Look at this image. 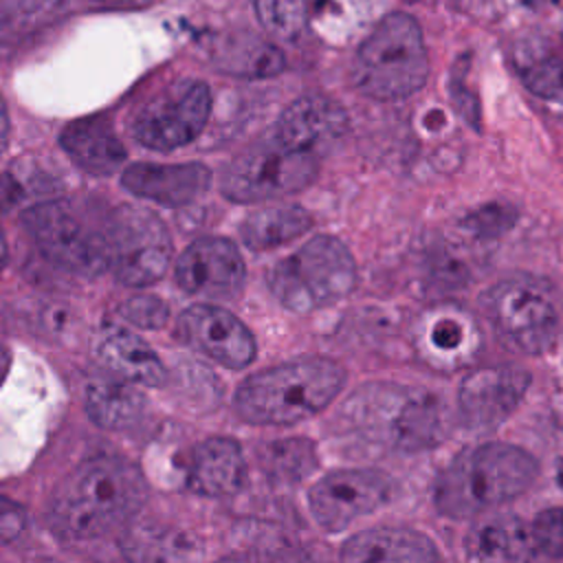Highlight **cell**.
Masks as SVG:
<instances>
[{
    "mask_svg": "<svg viewBox=\"0 0 563 563\" xmlns=\"http://www.w3.org/2000/svg\"><path fill=\"white\" fill-rule=\"evenodd\" d=\"M145 497L147 484L132 462L117 455L90 457L59 484L51 521L66 539H97L130 521Z\"/></svg>",
    "mask_w": 563,
    "mask_h": 563,
    "instance_id": "1",
    "label": "cell"
},
{
    "mask_svg": "<svg viewBox=\"0 0 563 563\" xmlns=\"http://www.w3.org/2000/svg\"><path fill=\"white\" fill-rule=\"evenodd\" d=\"M539 475L534 457L512 444L486 442L455 455L435 479L433 501L446 517H473L519 497Z\"/></svg>",
    "mask_w": 563,
    "mask_h": 563,
    "instance_id": "2",
    "label": "cell"
},
{
    "mask_svg": "<svg viewBox=\"0 0 563 563\" xmlns=\"http://www.w3.org/2000/svg\"><path fill=\"white\" fill-rule=\"evenodd\" d=\"M343 367L323 356L295 358L251 374L235 394V411L251 424H295L334 400Z\"/></svg>",
    "mask_w": 563,
    "mask_h": 563,
    "instance_id": "3",
    "label": "cell"
},
{
    "mask_svg": "<svg viewBox=\"0 0 563 563\" xmlns=\"http://www.w3.org/2000/svg\"><path fill=\"white\" fill-rule=\"evenodd\" d=\"M343 413L363 438L398 451L429 449L442 435L435 398L398 385H365L345 402Z\"/></svg>",
    "mask_w": 563,
    "mask_h": 563,
    "instance_id": "4",
    "label": "cell"
},
{
    "mask_svg": "<svg viewBox=\"0 0 563 563\" xmlns=\"http://www.w3.org/2000/svg\"><path fill=\"white\" fill-rule=\"evenodd\" d=\"M361 92L394 101L420 90L429 75L427 48L418 22L407 13H389L361 44L354 62Z\"/></svg>",
    "mask_w": 563,
    "mask_h": 563,
    "instance_id": "5",
    "label": "cell"
},
{
    "mask_svg": "<svg viewBox=\"0 0 563 563\" xmlns=\"http://www.w3.org/2000/svg\"><path fill=\"white\" fill-rule=\"evenodd\" d=\"M356 284L347 246L332 235H314L268 273L275 299L292 312H312L343 299Z\"/></svg>",
    "mask_w": 563,
    "mask_h": 563,
    "instance_id": "6",
    "label": "cell"
},
{
    "mask_svg": "<svg viewBox=\"0 0 563 563\" xmlns=\"http://www.w3.org/2000/svg\"><path fill=\"white\" fill-rule=\"evenodd\" d=\"M482 306L490 323L519 350L541 354L556 341L561 310L554 290L534 277H506L488 288Z\"/></svg>",
    "mask_w": 563,
    "mask_h": 563,
    "instance_id": "7",
    "label": "cell"
},
{
    "mask_svg": "<svg viewBox=\"0 0 563 563\" xmlns=\"http://www.w3.org/2000/svg\"><path fill=\"white\" fill-rule=\"evenodd\" d=\"M22 224L53 264L84 277L108 271L106 220L95 224L70 202L51 200L24 211Z\"/></svg>",
    "mask_w": 563,
    "mask_h": 563,
    "instance_id": "8",
    "label": "cell"
},
{
    "mask_svg": "<svg viewBox=\"0 0 563 563\" xmlns=\"http://www.w3.org/2000/svg\"><path fill=\"white\" fill-rule=\"evenodd\" d=\"M317 172L319 156L290 150L271 136L227 165L220 189L233 202H264L301 191L314 180Z\"/></svg>",
    "mask_w": 563,
    "mask_h": 563,
    "instance_id": "9",
    "label": "cell"
},
{
    "mask_svg": "<svg viewBox=\"0 0 563 563\" xmlns=\"http://www.w3.org/2000/svg\"><path fill=\"white\" fill-rule=\"evenodd\" d=\"M108 271L125 286H150L172 264L165 222L143 207L119 205L106 216Z\"/></svg>",
    "mask_w": 563,
    "mask_h": 563,
    "instance_id": "10",
    "label": "cell"
},
{
    "mask_svg": "<svg viewBox=\"0 0 563 563\" xmlns=\"http://www.w3.org/2000/svg\"><path fill=\"white\" fill-rule=\"evenodd\" d=\"M211 114V92L200 79H178L143 103L130 121L132 136L154 152L191 143Z\"/></svg>",
    "mask_w": 563,
    "mask_h": 563,
    "instance_id": "11",
    "label": "cell"
},
{
    "mask_svg": "<svg viewBox=\"0 0 563 563\" xmlns=\"http://www.w3.org/2000/svg\"><path fill=\"white\" fill-rule=\"evenodd\" d=\"M391 479L374 468H341L323 475L308 493L314 521L330 532L343 530L356 519L389 501Z\"/></svg>",
    "mask_w": 563,
    "mask_h": 563,
    "instance_id": "12",
    "label": "cell"
},
{
    "mask_svg": "<svg viewBox=\"0 0 563 563\" xmlns=\"http://www.w3.org/2000/svg\"><path fill=\"white\" fill-rule=\"evenodd\" d=\"M174 275L178 286L194 297L229 301L242 292L246 268L238 246L231 240L205 235L185 249L176 262Z\"/></svg>",
    "mask_w": 563,
    "mask_h": 563,
    "instance_id": "13",
    "label": "cell"
},
{
    "mask_svg": "<svg viewBox=\"0 0 563 563\" xmlns=\"http://www.w3.org/2000/svg\"><path fill=\"white\" fill-rule=\"evenodd\" d=\"M178 334L194 350L229 369H242L255 358L251 330L227 308L194 303L178 317Z\"/></svg>",
    "mask_w": 563,
    "mask_h": 563,
    "instance_id": "14",
    "label": "cell"
},
{
    "mask_svg": "<svg viewBox=\"0 0 563 563\" xmlns=\"http://www.w3.org/2000/svg\"><path fill=\"white\" fill-rule=\"evenodd\" d=\"M530 376L521 367L495 365L471 372L460 387L457 409L468 429L499 427L521 402Z\"/></svg>",
    "mask_w": 563,
    "mask_h": 563,
    "instance_id": "15",
    "label": "cell"
},
{
    "mask_svg": "<svg viewBox=\"0 0 563 563\" xmlns=\"http://www.w3.org/2000/svg\"><path fill=\"white\" fill-rule=\"evenodd\" d=\"M347 130L343 108L321 95L301 97L290 103L275 123L273 139L282 145L321 158Z\"/></svg>",
    "mask_w": 563,
    "mask_h": 563,
    "instance_id": "16",
    "label": "cell"
},
{
    "mask_svg": "<svg viewBox=\"0 0 563 563\" xmlns=\"http://www.w3.org/2000/svg\"><path fill=\"white\" fill-rule=\"evenodd\" d=\"M121 185L163 207H185L211 187V169L202 163H132L121 174Z\"/></svg>",
    "mask_w": 563,
    "mask_h": 563,
    "instance_id": "17",
    "label": "cell"
},
{
    "mask_svg": "<svg viewBox=\"0 0 563 563\" xmlns=\"http://www.w3.org/2000/svg\"><path fill=\"white\" fill-rule=\"evenodd\" d=\"M246 460L233 438L200 442L187 464L189 490L205 497H231L246 484Z\"/></svg>",
    "mask_w": 563,
    "mask_h": 563,
    "instance_id": "18",
    "label": "cell"
},
{
    "mask_svg": "<svg viewBox=\"0 0 563 563\" xmlns=\"http://www.w3.org/2000/svg\"><path fill=\"white\" fill-rule=\"evenodd\" d=\"M95 352L101 365L114 376L145 387H161L165 383V367L158 354L123 325L108 323L99 330Z\"/></svg>",
    "mask_w": 563,
    "mask_h": 563,
    "instance_id": "19",
    "label": "cell"
},
{
    "mask_svg": "<svg viewBox=\"0 0 563 563\" xmlns=\"http://www.w3.org/2000/svg\"><path fill=\"white\" fill-rule=\"evenodd\" d=\"M350 563H427L438 561L431 539L409 528H374L350 537L341 548Z\"/></svg>",
    "mask_w": 563,
    "mask_h": 563,
    "instance_id": "20",
    "label": "cell"
},
{
    "mask_svg": "<svg viewBox=\"0 0 563 563\" xmlns=\"http://www.w3.org/2000/svg\"><path fill=\"white\" fill-rule=\"evenodd\" d=\"M59 143L73 163L92 176H110L125 161L123 143L103 119L73 121L59 134Z\"/></svg>",
    "mask_w": 563,
    "mask_h": 563,
    "instance_id": "21",
    "label": "cell"
},
{
    "mask_svg": "<svg viewBox=\"0 0 563 563\" xmlns=\"http://www.w3.org/2000/svg\"><path fill=\"white\" fill-rule=\"evenodd\" d=\"M466 554L473 561H526L537 556L532 530L517 517H493L471 528Z\"/></svg>",
    "mask_w": 563,
    "mask_h": 563,
    "instance_id": "22",
    "label": "cell"
},
{
    "mask_svg": "<svg viewBox=\"0 0 563 563\" xmlns=\"http://www.w3.org/2000/svg\"><path fill=\"white\" fill-rule=\"evenodd\" d=\"M145 411V398L125 378H99L86 387V413L103 429H128Z\"/></svg>",
    "mask_w": 563,
    "mask_h": 563,
    "instance_id": "23",
    "label": "cell"
},
{
    "mask_svg": "<svg viewBox=\"0 0 563 563\" xmlns=\"http://www.w3.org/2000/svg\"><path fill=\"white\" fill-rule=\"evenodd\" d=\"M422 343L424 352L435 356L440 365H460L477 347V328L471 314L462 310H435L424 319Z\"/></svg>",
    "mask_w": 563,
    "mask_h": 563,
    "instance_id": "24",
    "label": "cell"
},
{
    "mask_svg": "<svg viewBox=\"0 0 563 563\" xmlns=\"http://www.w3.org/2000/svg\"><path fill=\"white\" fill-rule=\"evenodd\" d=\"M310 224L312 218L303 207L275 205L249 213L240 224V238L253 251H268L297 240Z\"/></svg>",
    "mask_w": 563,
    "mask_h": 563,
    "instance_id": "25",
    "label": "cell"
},
{
    "mask_svg": "<svg viewBox=\"0 0 563 563\" xmlns=\"http://www.w3.org/2000/svg\"><path fill=\"white\" fill-rule=\"evenodd\" d=\"M523 84L548 101L563 103V44H545V48H528L519 59Z\"/></svg>",
    "mask_w": 563,
    "mask_h": 563,
    "instance_id": "26",
    "label": "cell"
},
{
    "mask_svg": "<svg viewBox=\"0 0 563 563\" xmlns=\"http://www.w3.org/2000/svg\"><path fill=\"white\" fill-rule=\"evenodd\" d=\"M64 0H0V42H11L51 22Z\"/></svg>",
    "mask_w": 563,
    "mask_h": 563,
    "instance_id": "27",
    "label": "cell"
},
{
    "mask_svg": "<svg viewBox=\"0 0 563 563\" xmlns=\"http://www.w3.org/2000/svg\"><path fill=\"white\" fill-rule=\"evenodd\" d=\"M260 22L282 40H295L308 20L306 0H255Z\"/></svg>",
    "mask_w": 563,
    "mask_h": 563,
    "instance_id": "28",
    "label": "cell"
},
{
    "mask_svg": "<svg viewBox=\"0 0 563 563\" xmlns=\"http://www.w3.org/2000/svg\"><path fill=\"white\" fill-rule=\"evenodd\" d=\"M268 468L286 479H301L317 466V455L310 442L297 438L268 446Z\"/></svg>",
    "mask_w": 563,
    "mask_h": 563,
    "instance_id": "29",
    "label": "cell"
},
{
    "mask_svg": "<svg viewBox=\"0 0 563 563\" xmlns=\"http://www.w3.org/2000/svg\"><path fill=\"white\" fill-rule=\"evenodd\" d=\"M121 317L143 330H158L167 323L169 317V308L161 297L154 295H136L130 297L123 306H121Z\"/></svg>",
    "mask_w": 563,
    "mask_h": 563,
    "instance_id": "30",
    "label": "cell"
},
{
    "mask_svg": "<svg viewBox=\"0 0 563 563\" xmlns=\"http://www.w3.org/2000/svg\"><path fill=\"white\" fill-rule=\"evenodd\" d=\"M530 530L537 552L550 559H563V508H550L539 512Z\"/></svg>",
    "mask_w": 563,
    "mask_h": 563,
    "instance_id": "31",
    "label": "cell"
},
{
    "mask_svg": "<svg viewBox=\"0 0 563 563\" xmlns=\"http://www.w3.org/2000/svg\"><path fill=\"white\" fill-rule=\"evenodd\" d=\"M26 530V510L13 499L0 497V545L18 541Z\"/></svg>",
    "mask_w": 563,
    "mask_h": 563,
    "instance_id": "32",
    "label": "cell"
},
{
    "mask_svg": "<svg viewBox=\"0 0 563 563\" xmlns=\"http://www.w3.org/2000/svg\"><path fill=\"white\" fill-rule=\"evenodd\" d=\"M90 2H97L103 7H117V9H143L154 0H90Z\"/></svg>",
    "mask_w": 563,
    "mask_h": 563,
    "instance_id": "33",
    "label": "cell"
},
{
    "mask_svg": "<svg viewBox=\"0 0 563 563\" xmlns=\"http://www.w3.org/2000/svg\"><path fill=\"white\" fill-rule=\"evenodd\" d=\"M526 7H530V9H541V7H548L550 2H554V0H521Z\"/></svg>",
    "mask_w": 563,
    "mask_h": 563,
    "instance_id": "34",
    "label": "cell"
},
{
    "mask_svg": "<svg viewBox=\"0 0 563 563\" xmlns=\"http://www.w3.org/2000/svg\"><path fill=\"white\" fill-rule=\"evenodd\" d=\"M556 482H559V486L563 488V460H561L559 466H556Z\"/></svg>",
    "mask_w": 563,
    "mask_h": 563,
    "instance_id": "35",
    "label": "cell"
},
{
    "mask_svg": "<svg viewBox=\"0 0 563 563\" xmlns=\"http://www.w3.org/2000/svg\"><path fill=\"white\" fill-rule=\"evenodd\" d=\"M4 365H7V352L0 347V372L4 369Z\"/></svg>",
    "mask_w": 563,
    "mask_h": 563,
    "instance_id": "36",
    "label": "cell"
}]
</instances>
